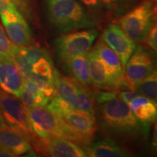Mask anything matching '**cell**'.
<instances>
[{"label": "cell", "mask_w": 157, "mask_h": 157, "mask_svg": "<svg viewBox=\"0 0 157 157\" xmlns=\"http://www.w3.org/2000/svg\"><path fill=\"white\" fill-rule=\"evenodd\" d=\"M98 105L96 122L105 137L130 152L143 148L148 142L151 124L137 119L117 93Z\"/></svg>", "instance_id": "obj_1"}, {"label": "cell", "mask_w": 157, "mask_h": 157, "mask_svg": "<svg viewBox=\"0 0 157 157\" xmlns=\"http://www.w3.org/2000/svg\"><path fill=\"white\" fill-rule=\"evenodd\" d=\"M50 24L60 33L71 32L96 25V20L78 0H45Z\"/></svg>", "instance_id": "obj_2"}, {"label": "cell", "mask_w": 157, "mask_h": 157, "mask_svg": "<svg viewBox=\"0 0 157 157\" xmlns=\"http://www.w3.org/2000/svg\"><path fill=\"white\" fill-rule=\"evenodd\" d=\"M31 128L39 137H59L71 140L84 148L88 143L78 136L56 114L44 106L26 107Z\"/></svg>", "instance_id": "obj_3"}, {"label": "cell", "mask_w": 157, "mask_h": 157, "mask_svg": "<svg viewBox=\"0 0 157 157\" xmlns=\"http://www.w3.org/2000/svg\"><path fill=\"white\" fill-rule=\"evenodd\" d=\"M55 96L63 101L71 109L95 113V93L88 86L80 84L71 76H66L57 68L54 70Z\"/></svg>", "instance_id": "obj_4"}, {"label": "cell", "mask_w": 157, "mask_h": 157, "mask_svg": "<svg viewBox=\"0 0 157 157\" xmlns=\"http://www.w3.org/2000/svg\"><path fill=\"white\" fill-rule=\"evenodd\" d=\"M156 21L154 0H143L124 14L118 17L115 23L135 42H144L146 35Z\"/></svg>", "instance_id": "obj_5"}, {"label": "cell", "mask_w": 157, "mask_h": 157, "mask_svg": "<svg viewBox=\"0 0 157 157\" xmlns=\"http://www.w3.org/2000/svg\"><path fill=\"white\" fill-rule=\"evenodd\" d=\"M99 35L96 29H84L64 33L54 42L60 62L71 57L87 53Z\"/></svg>", "instance_id": "obj_6"}, {"label": "cell", "mask_w": 157, "mask_h": 157, "mask_svg": "<svg viewBox=\"0 0 157 157\" xmlns=\"http://www.w3.org/2000/svg\"><path fill=\"white\" fill-rule=\"evenodd\" d=\"M0 113L7 127L22 132L31 143L37 137L31 128L26 108L18 98L0 92Z\"/></svg>", "instance_id": "obj_7"}, {"label": "cell", "mask_w": 157, "mask_h": 157, "mask_svg": "<svg viewBox=\"0 0 157 157\" xmlns=\"http://www.w3.org/2000/svg\"><path fill=\"white\" fill-rule=\"evenodd\" d=\"M154 51L145 46H138L124 66L125 83L134 90L137 84L156 70Z\"/></svg>", "instance_id": "obj_8"}, {"label": "cell", "mask_w": 157, "mask_h": 157, "mask_svg": "<svg viewBox=\"0 0 157 157\" xmlns=\"http://www.w3.org/2000/svg\"><path fill=\"white\" fill-rule=\"evenodd\" d=\"M33 150L41 156L52 157H86L82 147L72 141L59 137H36L31 142Z\"/></svg>", "instance_id": "obj_9"}, {"label": "cell", "mask_w": 157, "mask_h": 157, "mask_svg": "<svg viewBox=\"0 0 157 157\" xmlns=\"http://www.w3.org/2000/svg\"><path fill=\"white\" fill-rule=\"evenodd\" d=\"M0 17L6 34L13 44L21 46L31 45L32 34L25 17L15 8L4 10Z\"/></svg>", "instance_id": "obj_10"}, {"label": "cell", "mask_w": 157, "mask_h": 157, "mask_svg": "<svg viewBox=\"0 0 157 157\" xmlns=\"http://www.w3.org/2000/svg\"><path fill=\"white\" fill-rule=\"evenodd\" d=\"M74 132L88 143L93 141L98 129L95 115L72 109H63L55 113Z\"/></svg>", "instance_id": "obj_11"}, {"label": "cell", "mask_w": 157, "mask_h": 157, "mask_svg": "<svg viewBox=\"0 0 157 157\" xmlns=\"http://www.w3.org/2000/svg\"><path fill=\"white\" fill-rule=\"evenodd\" d=\"M93 49L103 63L113 90L117 91L119 88L127 87L124 78L122 64L114 51L101 39H98Z\"/></svg>", "instance_id": "obj_12"}, {"label": "cell", "mask_w": 157, "mask_h": 157, "mask_svg": "<svg viewBox=\"0 0 157 157\" xmlns=\"http://www.w3.org/2000/svg\"><path fill=\"white\" fill-rule=\"evenodd\" d=\"M101 39L117 53L123 67L136 48V42L129 38L117 23L108 25Z\"/></svg>", "instance_id": "obj_13"}, {"label": "cell", "mask_w": 157, "mask_h": 157, "mask_svg": "<svg viewBox=\"0 0 157 157\" xmlns=\"http://www.w3.org/2000/svg\"><path fill=\"white\" fill-rule=\"evenodd\" d=\"M24 87V76L12 58H0V89L19 98Z\"/></svg>", "instance_id": "obj_14"}, {"label": "cell", "mask_w": 157, "mask_h": 157, "mask_svg": "<svg viewBox=\"0 0 157 157\" xmlns=\"http://www.w3.org/2000/svg\"><path fill=\"white\" fill-rule=\"evenodd\" d=\"M0 146L10 151L15 156L33 150L30 140L24 134L7 127L0 132Z\"/></svg>", "instance_id": "obj_15"}, {"label": "cell", "mask_w": 157, "mask_h": 157, "mask_svg": "<svg viewBox=\"0 0 157 157\" xmlns=\"http://www.w3.org/2000/svg\"><path fill=\"white\" fill-rule=\"evenodd\" d=\"M87 156L90 157H128L132 153L118 145L108 137L93 142L84 148Z\"/></svg>", "instance_id": "obj_16"}, {"label": "cell", "mask_w": 157, "mask_h": 157, "mask_svg": "<svg viewBox=\"0 0 157 157\" xmlns=\"http://www.w3.org/2000/svg\"><path fill=\"white\" fill-rule=\"evenodd\" d=\"M61 63L69 76L83 85H91L87 53L71 57Z\"/></svg>", "instance_id": "obj_17"}, {"label": "cell", "mask_w": 157, "mask_h": 157, "mask_svg": "<svg viewBox=\"0 0 157 157\" xmlns=\"http://www.w3.org/2000/svg\"><path fill=\"white\" fill-rule=\"evenodd\" d=\"M91 85L98 90L114 91L103 63L93 48L87 52Z\"/></svg>", "instance_id": "obj_18"}, {"label": "cell", "mask_w": 157, "mask_h": 157, "mask_svg": "<svg viewBox=\"0 0 157 157\" xmlns=\"http://www.w3.org/2000/svg\"><path fill=\"white\" fill-rule=\"evenodd\" d=\"M128 105L131 112L140 121L151 124L156 120V101L140 95L128 103Z\"/></svg>", "instance_id": "obj_19"}, {"label": "cell", "mask_w": 157, "mask_h": 157, "mask_svg": "<svg viewBox=\"0 0 157 157\" xmlns=\"http://www.w3.org/2000/svg\"><path fill=\"white\" fill-rule=\"evenodd\" d=\"M24 76V87L20 96L21 100L25 106L37 107L46 105L50 101V98L46 97L39 91L36 84L30 78Z\"/></svg>", "instance_id": "obj_20"}, {"label": "cell", "mask_w": 157, "mask_h": 157, "mask_svg": "<svg viewBox=\"0 0 157 157\" xmlns=\"http://www.w3.org/2000/svg\"><path fill=\"white\" fill-rule=\"evenodd\" d=\"M140 0H101L103 7L113 17L124 14Z\"/></svg>", "instance_id": "obj_21"}, {"label": "cell", "mask_w": 157, "mask_h": 157, "mask_svg": "<svg viewBox=\"0 0 157 157\" xmlns=\"http://www.w3.org/2000/svg\"><path fill=\"white\" fill-rule=\"evenodd\" d=\"M134 91L148 99L156 101L157 98V73L154 70L150 75L137 84Z\"/></svg>", "instance_id": "obj_22"}, {"label": "cell", "mask_w": 157, "mask_h": 157, "mask_svg": "<svg viewBox=\"0 0 157 157\" xmlns=\"http://www.w3.org/2000/svg\"><path fill=\"white\" fill-rule=\"evenodd\" d=\"M9 8L17 9L24 17L30 14L29 0H0V13Z\"/></svg>", "instance_id": "obj_23"}, {"label": "cell", "mask_w": 157, "mask_h": 157, "mask_svg": "<svg viewBox=\"0 0 157 157\" xmlns=\"http://www.w3.org/2000/svg\"><path fill=\"white\" fill-rule=\"evenodd\" d=\"M13 43L10 40L0 23V58H12Z\"/></svg>", "instance_id": "obj_24"}, {"label": "cell", "mask_w": 157, "mask_h": 157, "mask_svg": "<svg viewBox=\"0 0 157 157\" xmlns=\"http://www.w3.org/2000/svg\"><path fill=\"white\" fill-rule=\"evenodd\" d=\"M144 42L151 50L156 52L157 50V27L156 21L153 23L149 29Z\"/></svg>", "instance_id": "obj_25"}, {"label": "cell", "mask_w": 157, "mask_h": 157, "mask_svg": "<svg viewBox=\"0 0 157 157\" xmlns=\"http://www.w3.org/2000/svg\"><path fill=\"white\" fill-rule=\"evenodd\" d=\"M87 7L88 11L92 13H98L103 8L101 0H78Z\"/></svg>", "instance_id": "obj_26"}, {"label": "cell", "mask_w": 157, "mask_h": 157, "mask_svg": "<svg viewBox=\"0 0 157 157\" xmlns=\"http://www.w3.org/2000/svg\"><path fill=\"white\" fill-rule=\"evenodd\" d=\"M117 96L119 98H121L122 101H124L125 103L127 104L130 103L131 101H133L135 98L138 97L139 95H140V94L137 93V92L134 91V90H129V91H126V90H124V91H119L117 92Z\"/></svg>", "instance_id": "obj_27"}, {"label": "cell", "mask_w": 157, "mask_h": 157, "mask_svg": "<svg viewBox=\"0 0 157 157\" xmlns=\"http://www.w3.org/2000/svg\"><path fill=\"white\" fill-rule=\"evenodd\" d=\"M15 156L14 154H12L8 150L0 146V157H13Z\"/></svg>", "instance_id": "obj_28"}, {"label": "cell", "mask_w": 157, "mask_h": 157, "mask_svg": "<svg viewBox=\"0 0 157 157\" xmlns=\"http://www.w3.org/2000/svg\"><path fill=\"white\" fill-rule=\"evenodd\" d=\"M7 127V125L6 124L5 120H4L2 116L1 115V113H0V132H1L2 129H4L6 127Z\"/></svg>", "instance_id": "obj_29"}, {"label": "cell", "mask_w": 157, "mask_h": 157, "mask_svg": "<svg viewBox=\"0 0 157 157\" xmlns=\"http://www.w3.org/2000/svg\"><path fill=\"white\" fill-rule=\"evenodd\" d=\"M0 92H1V89H0Z\"/></svg>", "instance_id": "obj_30"}]
</instances>
